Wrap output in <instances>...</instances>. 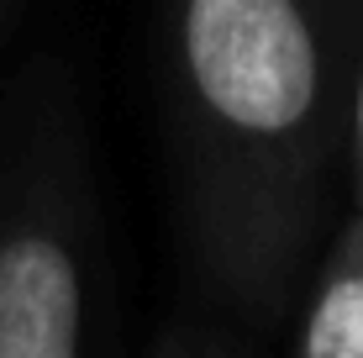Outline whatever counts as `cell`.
<instances>
[{"label":"cell","instance_id":"1","mask_svg":"<svg viewBox=\"0 0 363 358\" xmlns=\"http://www.w3.org/2000/svg\"><path fill=\"white\" fill-rule=\"evenodd\" d=\"M347 58L342 0L158 6V90L190 285L253 337H284L337 227Z\"/></svg>","mask_w":363,"mask_h":358},{"label":"cell","instance_id":"5","mask_svg":"<svg viewBox=\"0 0 363 358\" xmlns=\"http://www.w3.org/2000/svg\"><path fill=\"white\" fill-rule=\"evenodd\" d=\"M11 11H16V0H0V32H6V21H11Z\"/></svg>","mask_w":363,"mask_h":358},{"label":"cell","instance_id":"3","mask_svg":"<svg viewBox=\"0 0 363 358\" xmlns=\"http://www.w3.org/2000/svg\"><path fill=\"white\" fill-rule=\"evenodd\" d=\"M284 342L306 358H363V206H347L327 232Z\"/></svg>","mask_w":363,"mask_h":358},{"label":"cell","instance_id":"2","mask_svg":"<svg viewBox=\"0 0 363 358\" xmlns=\"http://www.w3.org/2000/svg\"><path fill=\"white\" fill-rule=\"evenodd\" d=\"M106 348V237L79 95L37 58L0 95V358Z\"/></svg>","mask_w":363,"mask_h":358},{"label":"cell","instance_id":"4","mask_svg":"<svg viewBox=\"0 0 363 358\" xmlns=\"http://www.w3.org/2000/svg\"><path fill=\"white\" fill-rule=\"evenodd\" d=\"M342 174L347 206H363V32L347 58V106H342Z\"/></svg>","mask_w":363,"mask_h":358}]
</instances>
